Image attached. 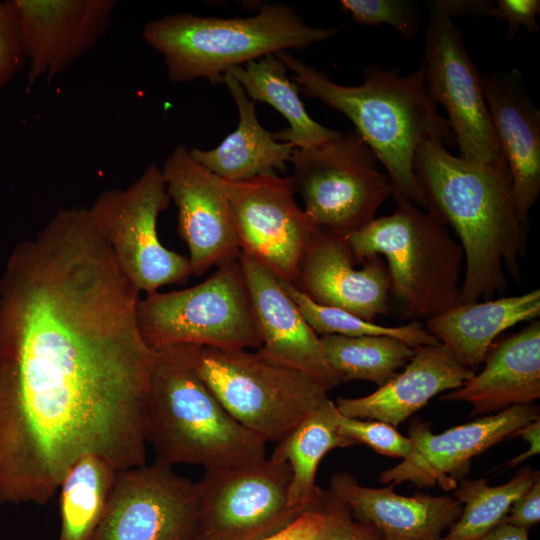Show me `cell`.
I'll use <instances>...</instances> for the list:
<instances>
[{"mask_svg": "<svg viewBox=\"0 0 540 540\" xmlns=\"http://www.w3.org/2000/svg\"><path fill=\"white\" fill-rule=\"evenodd\" d=\"M197 370L228 413L266 443L279 442L328 397L327 386L259 349L198 347Z\"/></svg>", "mask_w": 540, "mask_h": 540, "instance_id": "cell-7", "label": "cell"}, {"mask_svg": "<svg viewBox=\"0 0 540 540\" xmlns=\"http://www.w3.org/2000/svg\"><path fill=\"white\" fill-rule=\"evenodd\" d=\"M522 437L528 444L529 449L508 462L509 466H516L531 456L539 454L540 451V419L534 420L529 424L519 428L513 434V437Z\"/></svg>", "mask_w": 540, "mask_h": 540, "instance_id": "cell-40", "label": "cell"}, {"mask_svg": "<svg viewBox=\"0 0 540 540\" xmlns=\"http://www.w3.org/2000/svg\"><path fill=\"white\" fill-rule=\"evenodd\" d=\"M485 367L461 387L441 397L472 404L471 415H492L540 397V322L500 342L485 358Z\"/></svg>", "mask_w": 540, "mask_h": 540, "instance_id": "cell-23", "label": "cell"}, {"mask_svg": "<svg viewBox=\"0 0 540 540\" xmlns=\"http://www.w3.org/2000/svg\"><path fill=\"white\" fill-rule=\"evenodd\" d=\"M221 182L240 253L293 284L318 227L298 205L290 177L269 174Z\"/></svg>", "mask_w": 540, "mask_h": 540, "instance_id": "cell-13", "label": "cell"}, {"mask_svg": "<svg viewBox=\"0 0 540 540\" xmlns=\"http://www.w3.org/2000/svg\"><path fill=\"white\" fill-rule=\"evenodd\" d=\"M358 263L346 235L318 228L293 285L318 304L374 322L390 312L388 268L381 256Z\"/></svg>", "mask_w": 540, "mask_h": 540, "instance_id": "cell-18", "label": "cell"}, {"mask_svg": "<svg viewBox=\"0 0 540 540\" xmlns=\"http://www.w3.org/2000/svg\"><path fill=\"white\" fill-rule=\"evenodd\" d=\"M340 417L334 401L327 398L275 447L271 457L288 463L291 470L289 505L293 509L318 508L325 492L316 485L321 460L335 448L355 445L341 433Z\"/></svg>", "mask_w": 540, "mask_h": 540, "instance_id": "cell-26", "label": "cell"}, {"mask_svg": "<svg viewBox=\"0 0 540 540\" xmlns=\"http://www.w3.org/2000/svg\"><path fill=\"white\" fill-rule=\"evenodd\" d=\"M170 201L161 167L151 163L132 184L102 191L88 207L119 268L146 295L191 275L188 257L158 236V217Z\"/></svg>", "mask_w": 540, "mask_h": 540, "instance_id": "cell-10", "label": "cell"}, {"mask_svg": "<svg viewBox=\"0 0 540 540\" xmlns=\"http://www.w3.org/2000/svg\"><path fill=\"white\" fill-rule=\"evenodd\" d=\"M540 521V477L517 498L501 523L529 529Z\"/></svg>", "mask_w": 540, "mask_h": 540, "instance_id": "cell-37", "label": "cell"}, {"mask_svg": "<svg viewBox=\"0 0 540 540\" xmlns=\"http://www.w3.org/2000/svg\"><path fill=\"white\" fill-rule=\"evenodd\" d=\"M276 55L294 72L292 80L303 95L343 113L354 124L358 136L384 166L395 202L408 200L426 208L414 173L415 155L424 143L453 148L456 139L428 93L423 63L406 75L399 68L368 65L362 84L345 86L288 51Z\"/></svg>", "mask_w": 540, "mask_h": 540, "instance_id": "cell-3", "label": "cell"}, {"mask_svg": "<svg viewBox=\"0 0 540 540\" xmlns=\"http://www.w3.org/2000/svg\"><path fill=\"white\" fill-rule=\"evenodd\" d=\"M327 361L340 383L365 380L383 386L405 366L414 348L385 336H320Z\"/></svg>", "mask_w": 540, "mask_h": 540, "instance_id": "cell-29", "label": "cell"}, {"mask_svg": "<svg viewBox=\"0 0 540 540\" xmlns=\"http://www.w3.org/2000/svg\"><path fill=\"white\" fill-rule=\"evenodd\" d=\"M494 2L491 17L497 21H506L509 38H513L522 27L532 33L539 29L537 23V17L540 14L539 0H497Z\"/></svg>", "mask_w": 540, "mask_h": 540, "instance_id": "cell-36", "label": "cell"}, {"mask_svg": "<svg viewBox=\"0 0 540 540\" xmlns=\"http://www.w3.org/2000/svg\"><path fill=\"white\" fill-rule=\"evenodd\" d=\"M223 84L238 108V126L211 150L190 149L193 159L219 178L232 182L276 174V170L285 169L294 146L278 142L272 132L261 126L255 102L234 77L225 74Z\"/></svg>", "mask_w": 540, "mask_h": 540, "instance_id": "cell-25", "label": "cell"}, {"mask_svg": "<svg viewBox=\"0 0 540 540\" xmlns=\"http://www.w3.org/2000/svg\"><path fill=\"white\" fill-rule=\"evenodd\" d=\"M291 470L272 457L205 470L193 540H259L304 512L289 505Z\"/></svg>", "mask_w": 540, "mask_h": 540, "instance_id": "cell-11", "label": "cell"}, {"mask_svg": "<svg viewBox=\"0 0 540 540\" xmlns=\"http://www.w3.org/2000/svg\"><path fill=\"white\" fill-rule=\"evenodd\" d=\"M443 10L451 17L491 16L495 2L487 0H437Z\"/></svg>", "mask_w": 540, "mask_h": 540, "instance_id": "cell-39", "label": "cell"}, {"mask_svg": "<svg viewBox=\"0 0 540 540\" xmlns=\"http://www.w3.org/2000/svg\"><path fill=\"white\" fill-rule=\"evenodd\" d=\"M321 523V512L312 509L304 512L287 527L259 540H315Z\"/></svg>", "mask_w": 540, "mask_h": 540, "instance_id": "cell-38", "label": "cell"}, {"mask_svg": "<svg viewBox=\"0 0 540 540\" xmlns=\"http://www.w3.org/2000/svg\"><path fill=\"white\" fill-rule=\"evenodd\" d=\"M355 519L371 524L382 540H441L459 518L462 505L451 496H404L394 485L365 487L347 472L330 480V490Z\"/></svg>", "mask_w": 540, "mask_h": 540, "instance_id": "cell-21", "label": "cell"}, {"mask_svg": "<svg viewBox=\"0 0 540 540\" xmlns=\"http://www.w3.org/2000/svg\"><path fill=\"white\" fill-rule=\"evenodd\" d=\"M287 70L276 54H268L225 74L234 77L253 102H265L287 119L288 128L272 133L275 140L307 149L341 136L343 132L321 125L308 114L300 88L287 77Z\"/></svg>", "mask_w": 540, "mask_h": 540, "instance_id": "cell-27", "label": "cell"}, {"mask_svg": "<svg viewBox=\"0 0 540 540\" xmlns=\"http://www.w3.org/2000/svg\"><path fill=\"white\" fill-rule=\"evenodd\" d=\"M170 199L178 209V232L189 250L191 274L239 259L228 197L221 179L198 163L184 144L177 145L161 168Z\"/></svg>", "mask_w": 540, "mask_h": 540, "instance_id": "cell-17", "label": "cell"}, {"mask_svg": "<svg viewBox=\"0 0 540 540\" xmlns=\"http://www.w3.org/2000/svg\"><path fill=\"white\" fill-rule=\"evenodd\" d=\"M290 162L293 190L321 229L342 235L356 231L374 220L392 195L387 174L356 132L312 148H294Z\"/></svg>", "mask_w": 540, "mask_h": 540, "instance_id": "cell-9", "label": "cell"}, {"mask_svg": "<svg viewBox=\"0 0 540 540\" xmlns=\"http://www.w3.org/2000/svg\"><path fill=\"white\" fill-rule=\"evenodd\" d=\"M529 529L500 523L491 529L482 540H529Z\"/></svg>", "mask_w": 540, "mask_h": 540, "instance_id": "cell-41", "label": "cell"}, {"mask_svg": "<svg viewBox=\"0 0 540 540\" xmlns=\"http://www.w3.org/2000/svg\"><path fill=\"white\" fill-rule=\"evenodd\" d=\"M262 353L318 380L329 389L340 384L320 336L310 327L279 279L255 259L240 253Z\"/></svg>", "mask_w": 540, "mask_h": 540, "instance_id": "cell-20", "label": "cell"}, {"mask_svg": "<svg viewBox=\"0 0 540 540\" xmlns=\"http://www.w3.org/2000/svg\"><path fill=\"white\" fill-rule=\"evenodd\" d=\"M492 126L511 178L519 218L529 213L540 192V111L517 69L481 73Z\"/></svg>", "mask_w": 540, "mask_h": 540, "instance_id": "cell-19", "label": "cell"}, {"mask_svg": "<svg viewBox=\"0 0 540 540\" xmlns=\"http://www.w3.org/2000/svg\"><path fill=\"white\" fill-rule=\"evenodd\" d=\"M413 168L428 212L455 231L463 249L459 302L500 297L508 287L505 272L519 283L529 223L516 212L505 158L473 162L427 142L419 147Z\"/></svg>", "mask_w": 540, "mask_h": 540, "instance_id": "cell-2", "label": "cell"}, {"mask_svg": "<svg viewBox=\"0 0 540 540\" xmlns=\"http://www.w3.org/2000/svg\"><path fill=\"white\" fill-rule=\"evenodd\" d=\"M137 320L153 349L177 344L226 350L262 345L239 259L193 287L140 298Z\"/></svg>", "mask_w": 540, "mask_h": 540, "instance_id": "cell-8", "label": "cell"}, {"mask_svg": "<svg viewBox=\"0 0 540 540\" xmlns=\"http://www.w3.org/2000/svg\"><path fill=\"white\" fill-rule=\"evenodd\" d=\"M29 86L51 82L89 52L109 30L115 0H10Z\"/></svg>", "mask_w": 540, "mask_h": 540, "instance_id": "cell-15", "label": "cell"}, {"mask_svg": "<svg viewBox=\"0 0 540 540\" xmlns=\"http://www.w3.org/2000/svg\"><path fill=\"white\" fill-rule=\"evenodd\" d=\"M87 207L59 209L0 279V503L45 505L76 460L145 464L154 349Z\"/></svg>", "mask_w": 540, "mask_h": 540, "instance_id": "cell-1", "label": "cell"}, {"mask_svg": "<svg viewBox=\"0 0 540 540\" xmlns=\"http://www.w3.org/2000/svg\"><path fill=\"white\" fill-rule=\"evenodd\" d=\"M340 30L310 26L290 6L274 3L246 18L168 15L147 22L142 36L162 55L171 82L204 78L218 85L232 67L268 54L308 49Z\"/></svg>", "mask_w": 540, "mask_h": 540, "instance_id": "cell-5", "label": "cell"}, {"mask_svg": "<svg viewBox=\"0 0 540 540\" xmlns=\"http://www.w3.org/2000/svg\"><path fill=\"white\" fill-rule=\"evenodd\" d=\"M540 316V290L486 301L459 303L426 320L425 328L468 368L482 363L498 335Z\"/></svg>", "mask_w": 540, "mask_h": 540, "instance_id": "cell-24", "label": "cell"}, {"mask_svg": "<svg viewBox=\"0 0 540 540\" xmlns=\"http://www.w3.org/2000/svg\"><path fill=\"white\" fill-rule=\"evenodd\" d=\"M528 465L507 483L490 486L486 479H461L454 491L463 508L441 540H482L506 516L512 503L539 477Z\"/></svg>", "mask_w": 540, "mask_h": 540, "instance_id": "cell-30", "label": "cell"}, {"mask_svg": "<svg viewBox=\"0 0 540 540\" xmlns=\"http://www.w3.org/2000/svg\"><path fill=\"white\" fill-rule=\"evenodd\" d=\"M474 374L442 344L418 346L405 369L375 392L359 398L338 397L334 403L342 416L397 427L434 396L461 387Z\"/></svg>", "mask_w": 540, "mask_h": 540, "instance_id": "cell-22", "label": "cell"}, {"mask_svg": "<svg viewBox=\"0 0 540 540\" xmlns=\"http://www.w3.org/2000/svg\"><path fill=\"white\" fill-rule=\"evenodd\" d=\"M25 60L13 13L7 1H0V90L21 70Z\"/></svg>", "mask_w": 540, "mask_h": 540, "instance_id": "cell-35", "label": "cell"}, {"mask_svg": "<svg viewBox=\"0 0 540 540\" xmlns=\"http://www.w3.org/2000/svg\"><path fill=\"white\" fill-rule=\"evenodd\" d=\"M346 235L359 263L384 256L404 318L428 320L458 305L464 252L446 225L411 201Z\"/></svg>", "mask_w": 540, "mask_h": 540, "instance_id": "cell-6", "label": "cell"}, {"mask_svg": "<svg viewBox=\"0 0 540 540\" xmlns=\"http://www.w3.org/2000/svg\"><path fill=\"white\" fill-rule=\"evenodd\" d=\"M425 80L435 104L447 112L460 157L488 163L503 157L486 104L481 73L459 27L437 0L427 2Z\"/></svg>", "mask_w": 540, "mask_h": 540, "instance_id": "cell-12", "label": "cell"}, {"mask_svg": "<svg viewBox=\"0 0 540 540\" xmlns=\"http://www.w3.org/2000/svg\"><path fill=\"white\" fill-rule=\"evenodd\" d=\"M537 419L539 408L530 403L513 405L440 434L432 433L429 424L414 422L409 428V455L382 471L379 481L392 485L410 482L418 487L438 484L444 490H453L468 472L472 458L512 438L516 430Z\"/></svg>", "mask_w": 540, "mask_h": 540, "instance_id": "cell-16", "label": "cell"}, {"mask_svg": "<svg viewBox=\"0 0 540 540\" xmlns=\"http://www.w3.org/2000/svg\"><path fill=\"white\" fill-rule=\"evenodd\" d=\"M196 345L154 349L146 438L156 461L214 470L266 458V442L239 424L197 370Z\"/></svg>", "mask_w": 540, "mask_h": 540, "instance_id": "cell-4", "label": "cell"}, {"mask_svg": "<svg viewBox=\"0 0 540 540\" xmlns=\"http://www.w3.org/2000/svg\"><path fill=\"white\" fill-rule=\"evenodd\" d=\"M340 4L357 24L391 26L406 41L412 40L420 27L418 6L410 0H341Z\"/></svg>", "mask_w": 540, "mask_h": 540, "instance_id": "cell-32", "label": "cell"}, {"mask_svg": "<svg viewBox=\"0 0 540 540\" xmlns=\"http://www.w3.org/2000/svg\"><path fill=\"white\" fill-rule=\"evenodd\" d=\"M341 433L356 444H365L377 453L393 458H406L412 443L396 427L378 420L340 417Z\"/></svg>", "mask_w": 540, "mask_h": 540, "instance_id": "cell-33", "label": "cell"}, {"mask_svg": "<svg viewBox=\"0 0 540 540\" xmlns=\"http://www.w3.org/2000/svg\"><path fill=\"white\" fill-rule=\"evenodd\" d=\"M279 281L285 292L298 307L304 319L319 336H385L401 340L413 348L440 344L419 321H410L403 326L379 325L345 310L318 304L298 290L292 283L280 279Z\"/></svg>", "mask_w": 540, "mask_h": 540, "instance_id": "cell-31", "label": "cell"}, {"mask_svg": "<svg viewBox=\"0 0 540 540\" xmlns=\"http://www.w3.org/2000/svg\"><path fill=\"white\" fill-rule=\"evenodd\" d=\"M118 470L96 455L74 462L59 486L57 540H92L107 507Z\"/></svg>", "mask_w": 540, "mask_h": 540, "instance_id": "cell-28", "label": "cell"}, {"mask_svg": "<svg viewBox=\"0 0 540 540\" xmlns=\"http://www.w3.org/2000/svg\"><path fill=\"white\" fill-rule=\"evenodd\" d=\"M197 483L154 461L117 472L92 540H193Z\"/></svg>", "mask_w": 540, "mask_h": 540, "instance_id": "cell-14", "label": "cell"}, {"mask_svg": "<svg viewBox=\"0 0 540 540\" xmlns=\"http://www.w3.org/2000/svg\"><path fill=\"white\" fill-rule=\"evenodd\" d=\"M317 509L322 523L315 540H382L375 527L355 519L348 506L329 491Z\"/></svg>", "mask_w": 540, "mask_h": 540, "instance_id": "cell-34", "label": "cell"}]
</instances>
